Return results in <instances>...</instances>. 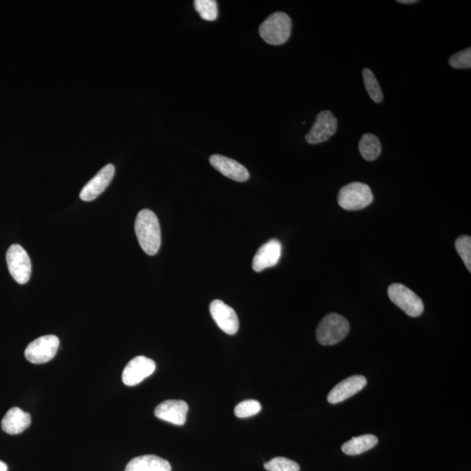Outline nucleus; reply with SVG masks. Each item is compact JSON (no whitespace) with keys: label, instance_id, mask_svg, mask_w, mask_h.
Returning a JSON list of instances; mask_svg holds the SVG:
<instances>
[{"label":"nucleus","instance_id":"nucleus-7","mask_svg":"<svg viewBox=\"0 0 471 471\" xmlns=\"http://www.w3.org/2000/svg\"><path fill=\"white\" fill-rule=\"evenodd\" d=\"M60 346V339L55 335H46L34 339L26 347V360L33 364H43L55 356Z\"/></svg>","mask_w":471,"mask_h":471},{"label":"nucleus","instance_id":"nucleus-1","mask_svg":"<svg viewBox=\"0 0 471 471\" xmlns=\"http://www.w3.org/2000/svg\"><path fill=\"white\" fill-rule=\"evenodd\" d=\"M134 231L144 252L149 256L156 255L160 249L162 241L160 223L156 214L148 208L139 212Z\"/></svg>","mask_w":471,"mask_h":471},{"label":"nucleus","instance_id":"nucleus-13","mask_svg":"<svg viewBox=\"0 0 471 471\" xmlns=\"http://www.w3.org/2000/svg\"><path fill=\"white\" fill-rule=\"evenodd\" d=\"M366 385V379L362 376H353L339 382L328 393L327 401L331 404H337L350 398L361 391Z\"/></svg>","mask_w":471,"mask_h":471},{"label":"nucleus","instance_id":"nucleus-2","mask_svg":"<svg viewBox=\"0 0 471 471\" xmlns=\"http://www.w3.org/2000/svg\"><path fill=\"white\" fill-rule=\"evenodd\" d=\"M292 19L287 14L277 11L262 23L260 34L270 45L280 46L285 43L291 36Z\"/></svg>","mask_w":471,"mask_h":471},{"label":"nucleus","instance_id":"nucleus-24","mask_svg":"<svg viewBox=\"0 0 471 471\" xmlns=\"http://www.w3.org/2000/svg\"><path fill=\"white\" fill-rule=\"evenodd\" d=\"M261 404L256 400H246L238 403L235 408V415L238 418H247L258 414L261 411Z\"/></svg>","mask_w":471,"mask_h":471},{"label":"nucleus","instance_id":"nucleus-3","mask_svg":"<svg viewBox=\"0 0 471 471\" xmlns=\"http://www.w3.org/2000/svg\"><path fill=\"white\" fill-rule=\"evenodd\" d=\"M350 327L347 319L338 314H330L319 322L316 338L319 344L333 346L342 342L349 334Z\"/></svg>","mask_w":471,"mask_h":471},{"label":"nucleus","instance_id":"nucleus-27","mask_svg":"<svg viewBox=\"0 0 471 471\" xmlns=\"http://www.w3.org/2000/svg\"><path fill=\"white\" fill-rule=\"evenodd\" d=\"M9 470V468H7V465H6L5 462L0 461V471H7Z\"/></svg>","mask_w":471,"mask_h":471},{"label":"nucleus","instance_id":"nucleus-10","mask_svg":"<svg viewBox=\"0 0 471 471\" xmlns=\"http://www.w3.org/2000/svg\"><path fill=\"white\" fill-rule=\"evenodd\" d=\"M210 312L220 329L230 335L238 333L239 320L233 308L222 300H215L210 305Z\"/></svg>","mask_w":471,"mask_h":471},{"label":"nucleus","instance_id":"nucleus-23","mask_svg":"<svg viewBox=\"0 0 471 471\" xmlns=\"http://www.w3.org/2000/svg\"><path fill=\"white\" fill-rule=\"evenodd\" d=\"M455 249L465 264L468 271L471 272V238L470 236H461L455 241Z\"/></svg>","mask_w":471,"mask_h":471},{"label":"nucleus","instance_id":"nucleus-11","mask_svg":"<svg viewBox=\"0 0 471 471\" xmlns=\"http://www.w3.org/2000/svg\"><path fill=\"white\" fill-rule=\"evenodd\" d=\"M115 169L113 164H107L105 167L100 169L97 175L85 185L82 191L80 193V199L85 202H90L95 200L102 194L109 186L112 179L115 176Z\"/></svg>","mask_w":471,"mask_h":471},{"label":"nucleus","instance_id":"nucleus-5","mask_svg":"<svg viewBox=\"0 0 471 471\" xmlns=\"http://www.w3.org/2000/svg\"><path fill=\"white\" fill-rule=\"evenodd\" d=\"M388 293L390 300L411 317H418L423 314V300L404 285L392 284L388 287Z\"/></svg>","mask_w":471,"mask_h":471},{"label":"nucleus","instance_id":"nucleus-17","mask_svg":"<svg viewBox=\"0 0 471 471\" xmlns=\"http://www.w3.org/2000/svg\"><path fill=\"white\" fill-rule=\"evenodd\" d=\"M125 471H171V466L157 455H146L132 459L127 463Z\"/></svg>","mask_w":471,"mask_h":471},{"label":"nucleus","instance_id":"nucleus-6","mask_svg":"<svg viewBox=\"0 0 471 471\" xmlns=\"http://www.w3.org/2000/svg\"><path fill=\"white\" fill-rule=\"evenodd\" d=\"M6 263L11 277L17 283H28L32 273V264L28 253L21 245L15 244L10 246L6 253Z\"/></svg>","mask_w":471,"mask_h":471},{"label":"nucleus","instance_id":"nucleus-9","mask_svg":"<svg viewBox=\"0 0 471 471\" xmlns=\"http://www.w3.org/2000/svg\"><path fill=\"white\" fill-rule=\"evenodd\" d=\"M156 363L152 359L137 356L131 360L122 373V381L126 386L133 387L146 378L152 376L156 370Z\"/></svg>","mask_w":471,"mask_h":471},{"label":"nucleus","instance_id":"nucleus-14","mask_svg":"<svg viewBox=\"0 0 471 471\" xmlns=\"http://www.w3.org/2000/svg\"><path fill=\"white\" fill-rule=\"evenodd\" d=\"M282 252L281 243L277 239L265 243L258 249L253 261L255 272H260L268 268H273L280 260Z\"/></svg>","mask_w":471,"mask_h":471},{"label":"nucleus","instance_id":"nucleus-20","mask_svg":"<svg viewBox=\"0 0 471 471\" xmlns=\"http://www.w3.org/2000/svg\"><path fill=\"white\" fill-rule=\"evenodd\" d=\"M363 82H364L366 92L374 102L381 103L383 100V92L379 83L369 68H364L362 71Z\"/></svg>","mask_w":471,"mask_h":471},{"label":"nucleus","instance_id":"nucleus-22","mask_svg":"<svg viewBox=\"0 0 471 471\" xmlns=\"http://www.w3.org/2000/svg\"><path fill=\"white\" fill-rule=\"evenodd\" d=\"M265 469L268 471H300V467L295 461L285 457H275L265 463Z\"/></svg>","mask_w":471,"mask_h":471},{"label":"nucleus","instance_id":"nucleus-4","mask_svg":"<svg viewBox=\"0 0 471 471\" xmlns=\"http://www.w3.org/2000/svg\"><path fill=\"white\" fill-rule=\"evenodd\" d=\"M374 196L368 184H349L342 188L338 195L339 206L346 211H360L372 203Z\"/></svg>","mask_w":471,"mask_h":471},{"label":"nucleus","instance_id":"nucleus-25","mask_svg":"<svg viewBox=\"0 0 471 471\" xmlns=\"http://www.w3.org/2000/svg\"><path fill=\"white\" fill-rule=\"evenodd\" d=\"M449 63L455 69H470L471 68V48L455 53L450 58Z\"/></svg>","mask_w":471,"mask_h":471},{"label":"nucleus","instance_id":"nucleus-19","mask_svg":"<svg viewBox=\"0 0 471 471\" xmlns=\"http://www.w3.org/2000/svg\"><path fill=\"white\" fill-rule=\"evenodd\" d=\"M359 150H360L361 157L366 161L376 160L381 153V144L379 138L373 134H365L364 136H362L360 144H359Z\"/></svg>","mask_w":471,"mask_h":471},{"label":"nucleus","instance_id":"nucleus-16","mask_svg":"<svg viewBox=\"0 0 471 471\" xmlns=\"http://www.w3.org/2000/svg\"><path fill=\"white\" fill-rule=\"evenodd\" d=\"M31 416L21 408L15 407L7 411L1 422L2 430L7 434L18 435L30 426Z\"/></svg>","mask_w":471,"mask_h":471},{"label":"nucleus","instance_id":"nucleus-26","mask_svg":"<svg viewBox=\"0 0 471 471\" xmlns=\"http://www.w3.org/2000/svg\"><path fill=\"white\" fill-rule=\"evenodd\" d=\"M397 2L400 4H406V5H409V4H415L418 1H417V0H398V1Z\"/></svg>","mask_w":471,"mask_h":471},{"label":"nucleus","instance_id":"nucleus-8","mask_svg":"<svg viewBox=\"0 0 471 471\" xmlns=\"http://www.w3.org/2000/svg\"><path fill=\"white\" fill-rule=\"evenodd\" d=\"M338 129V120L331 111H322L316 117L314 125L306 134L309 144H319L334 136Z\"/></svg>","mask_w":471,"mask_h":471},{"label":"nucleus","instance_id":"nucleus-18","mask_svg":"<svg viewBox=\"0 0 471 471\" xmlns=\"http://www.w3.org/2000/svg\"><path fill=\"white\" fill-rule=\"evenodd\" d=\"M379 440L374 435H364L357 436L343 444V453L349 455H358L366 453L377 445Z\"/></svg>","mask_w":471,"mask_h":471},{"label":"nucleus","instance_id":"nucleus-12","mask_svg":"<svg viewBox=\"0 0 471 471\" xmlns=\"http://www.w3.org/2000/svg\"><path fill=\"white\" fill-rule=\"evenodd\" d=\"M189 406L184 401L168 400L154 409V416L165 422L181 426L186 422Z\"/></svg>","mask_w":471,"mask_h":471},{"label":"nucleus","instance_id":"nucleus-15","mask_svg":"<svg viewBox=\"0 0 471 471\" xmlns=\"http://www.w3.org/2000/svg\"><path fill=\"white\" fill-rule=\"evenodd\" d=\"M210 163L212 167L226 176L228 179L236 181H245L249 179L250 173L244 165L238 163L237 161L231 159L229 157L221 156V154H213L210 157Z\"/></svg>","mask_w":471,"mask_h":471},{"label":"nucleus","instance_id":"nucleus-21","mask_svg":"<svg viewBox=\"0 0 471 471\" xmlns=\"http://www.w3.org/2000/svg\"><path fill=\"white\" fill-rule=\"evenodd\" d=\"M194 6L200 17L204 21H213L217 19L218 15V5L214 0H196Z\"/></svg>","mask_w":471,"mask_h":471}]
</instances>
